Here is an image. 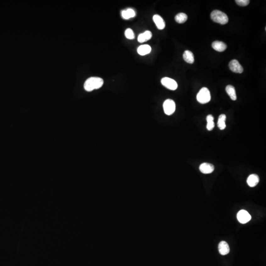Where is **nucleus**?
<instances>
[{
  "label": "nucleus",
  "instance_id": "ddd939ff",
  "mask_svg": "<svg viewBox=\"0 0 266 266\" xmlns=\"http://www.w3.org/2000/svg\"><path fill=\"white\" fill-rule=\"evenodd\" d=\"M152 34L150 31H146L144 33L139 35L138 38V42L141 43L146 42L147 41L150 40L152 38Z\"/></svg>",
  "mask_w": 266,
  "mask_h": 266
},
{
  "label": "nucleus",
  "instance_id": "4be33fe9",
  "mask_svg": "<svg viewBox=\"0 0 266 266\" xmlns=\"http://www.w3.org/2000/svg\"><path fill=\"white\" fill-rule=\"evenodd\" d=\"M236 4L241 7H246L247 6L250 2L249 0H236L235 1Z\"/></svg>",
  "mask_w": 266,
  "mask_h": 266
},
{
  "label": "nucleus",
  "instance_id": "aec40b11",
  "mask_svg": "<svg viewBox=\"0 0 266 266\" xmlns=\"http://www.w3.org/2000/svg\"><path fill=\"white\" fill-rule=\"evenodd\" d=\"M187 18V15L186 14L180 13L175 16V20L177 23L182 24L186 21Z\"/></svg>",
  "mask_w": 266,
  "mask_h": 266
},
{
  "label": "nucleus",
  "instance_id": "f3484780",
  "mask_svg": "<svg viewBox=\"0 0 266 266\" xmlns=\"http://www.w3.org/2000/svg\"><path fill=\"white\" fill-rule=\"evenodd\" d=\"M226 91L230 98L233 101H236L237 99L236 98V93L235 88L233 86L231 85H228L226 87Z\"/></svg>",
  "mask_w": 266,
  "mask_h": 266
},
{
  "label": "nucleus",
  "instance_id": "2eb2a0df",
  "mask_svg": "<svg viewBox=\"0 0 266 266\" xmlns=\"http://www.w3.org/2000/svg\"><path fill=\"white\" fill-rule=\"evenodd\" d=\"M122 17L124 18V19H129L131 18L135 17L136 15V13L134 10L132 8H128L126 10H122L121 12Z\"/></svg>",
  "mask_w": 266,
  "mask_h": 266
},
{
  "label": "nucleus",
  "instance_id": "dca6fc26",
  "mask_svg": "<svg viewBox=\"0 0 266 266\" xmlns=\"http://www.w3.org/2000/svg\"><path fill=\"white\" fill-rule=\"evenodd\" d=\"M183 58L185 61L189 64H193L194 62L193 53L189 50H186L184 51L183 55Z\"/></svg>",
  "mask_w": 266,
  "mask_h": 266
},
{
  "label": "nucleus",
  "instance_id": "7ed1b4c3",
  "mask_svg": "<svg viewBox=\"0 0 266 266\" xmlns=\"http://www.w3.org/2000/svg\"><path fill=\"white\" fill-rule=\"evenodd\" d=\"M211 99L210 92L208 89L203 87L201 89L197 95V100L198 102L202 104H205L209 102Z\"/></svg>",
  "mask_w": 266,
  "mask_h": 266
},
{
  "label": "nucleus",
  "instance_id": "6ab92c4d",
  "mask_svg": "<svg viewBox=\"0 0 266 266\" xmlns=\"http://www.w3.org/2000/svg\"><path fill=\"white\" fill-rule=\"evenodd\" d=\"M207 128L208 131H212L215 126L214 122V117L211 114L208 115L207 117Z\"/></svg>",
  "mask_w": 266,
  "mask_h": 266
},
{
  "label": "nucleus",
  "instance_id": "20e7f679",
  "mask_svg": "<svg viewBox=\"0 0 266 266\" xmlns=\"http://www.w3.org/2000/svg\"><path fill=\"white\" fill-rule=\"evenodd\" d=\"M163 108L165 114L171 115L175 113V103L171 99H167L163 103Z\"/></svg>",
  "mask_w": 266,
  "mask_h": 266
},
{
  "label": "nucleus",
  "instance_id": "f03ea898",
  "mask_svg": "<svg viewBox=\"0 0 266 266\" xmlns=\"http://www.w3.org/2000/svg\"><path fill=\"white\" fill-rule=\"evenodd\" d=\"M212 19L216 23L225 25L228 22L229 18L226 14L219 10H214L210 14Z\"/></svg>",
  "mask_w": 266,
  "mask_h": 266
},
{
  "label": "nucleus",
  "instance_id": "f8f14e48",
  "mask_svg": "<svg viewBox=\"0 0 266 266\" xmlns=\"http://www.w3.org/2000/svg\"><path fill=\"white\" fill-rule=\"evenodd\" d=\"M227 45L222 42L215 41L212 43V47L216 51L223 52L227 48Z\"/></svg>",
  "mask_w": 266,
  "mask_h": 266
},
{
  "label": "nucleus",
  "instance_id": "0eeeda50",
  "mask_svg": "<svg viewBox=\"0 0 266 266\" xmlns=\"http://www.w3.org/2000/svg\"><path fill=\"white\" fill-rule=\"evenodd\" d=\"M229 66L231 71L234 73L241 74L243 72V68L236 60H233L230 61Z\"/></svg>",
  "mask_w": 266,
  "mask_h": 266
},
{
  "label": "nucleus",
  "instance_id": "412c9836",
  "mask_svg": "<svg viewBox=\"0 0 266 266\" xmlns=\"http://www.w3.org/2000/svg\"><path fill=\"white\" fill-rule=\"evenodd\" d=\"M125 36L127 39L133 40L135 39L134 33L131 29L128 28L125 32Z\"/></svg>",
  "mask_w": 266,
  "mask_h": 266
},
{
  "label": "nucleus",
  "instance_id": "9d476101",
  "mask_svg": "<svg viewBox=\"0 0 266 266\" xmlns=\"http://www.w3.org/2000/svg\"><path fill=\"white\" fill-rule=\"evenodd\" d=\"M219 250L220 254L222 255H226L230 252V247L227 242L222 241L219 245Z\"/></svg>",
  "mask_w": 266,
  "mask_h": 266
},
{
  "label": "nucleus",
  "instance_id": "4468645a",
  "mask_svg": "<svg viewBox=\"0 0 266 266\" xmlns=\"http://www.w3.org/2000/svg\"><path fill=\"white\" fill-rule=\"evenodd\" d=\"M151 47L149 45L144 44L141 45L138 47L137 49L138 53L141 56H144L149 54L151 52Z\"/></svg>",
  "mask_w": 266,
  "mask_h": 266
},
{
  "label": "nucleus",
  "instance_id": "9b49d317",
  "mask_svg": "<svg viewBox=\"0 0 266 266\" xmlns=\"http://www.w3.org/2000/svg\"><path fill=\"white\" fill-rule=\"evenodd\" d=\"M259 182V177L256 174L250 175L247 179V183L251 187L256 186Z\"/></svg>",
  "mask_w": 266,
  "mask_h": 266
},
{
  "label": "nucleus",
  "instance_id": "6e6552de",
  "mask_svg": "<svg viewBox=\"0 0 266 266\" xmlns=\"http://www.w3.org/2000/svg\"><path fill=\"white\" fill-rule=\"evenodd\" d=\"M200 171L204 174H209L213 172L214 167L213 164L208 163H204L200 166Z\"/></svg>",
  "mask_w": 266,
  "mask_h": 266
},
{
  "label": "nucleus",
  "instance_id": "39448f33",
  "mask_svg": "<svg viewBox=\"0 0 266 266\" xmlns=\"http://www.w3.org/2000/svg\"><path fill=\"white\" fill-rule=\"evenodd\" d=\"M161 83L163 86L169 90H176L178 87L176 81L169 77H163L161 80Z\"/></svg>",
  "mask_w": 266,
  "mask_h": 266
},
{
  "label": "nucleus",
  "instance_id": "f257e3e1",
  "mask_svg": "<svg viewBox=\"0 0 266 266\" xmlns=\"http://www.w3.org/2000/svg\"><path fill=\"white\" fill-rule=\"evenodd\" d=\"M103 80L99 77H91L88 79L84 83V88L86 91L90 92L102 87Z\"/></svg>",
  "mask_w": 266,
  "mask_h": 266
},
{
  "label": "nucleus",
  "instance_id": "1a4fd4ad",
  "mask_svg": "<svg viewBox=\"0 0 266 266\" xmlns=\"http://www.w3.org/2000/svg\"><path fill=\"white\" fill-rule=\"evenodd\" d=\"M153 20L158 29L163 30L165 28L166 26L165 21L159 15H154L153 17Z\"/></svg>",
  "mask_w": 266,
  "mask_h": 266
},
{
  "label": "nucleus",
  "instance_id": "a211bd4d",
  "mask_svg": "<svg viewBox=\"0 0 266 266\" xmlns=\"http://www.w3.org/2000/svg\"><path fill=\"white\" fill-rule=\"evenodd\" d=\"M226 116L224 114H222L219 116L218 122H217V126L221 130H223L226 128Z\"/></svg>",
  "mask_w": 266,
  "mask_h": 266
},
{
  "label": "nucleus",
  "instance_id": "423d86ee",
  "mask_svg": "<svg viewBox=\"0 0 266 266\" xmlns=\"http://www.w3.org/2000/svg\"><path fill=\"white\" fill-rule=\"evenodd\" d=\"M237 219L241 224H246L251 220V216L248 212L242 209L238 212Z\"/></svg>",
  "mask_w": 266,
  "mask_h": 266
}]
</instances>
